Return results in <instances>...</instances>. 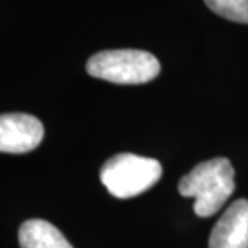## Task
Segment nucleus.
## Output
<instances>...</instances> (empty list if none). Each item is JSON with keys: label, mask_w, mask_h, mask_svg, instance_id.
Masks as SVG:
<instances>
[{"label": "nucleus", "mask_w": 248, "mask_h": 248, "mask_svg": "<svg viewBox=\"0 0 248 248\" xmlns=\"http://www.w3.org/2000/svg\"><path fill=\"white\" fill-rule=\"evenodd\" d=\"M178 191L183 197L194 199V213L197 216H213L235 191L232 163L224 157L199 163L179 179Z\"/></svg>", "instance_id": "1"}, {"label": "nucleus", "mask_w": 248, "mask_h": 248, "mask_svg": "<svg viewBox=\"0 0 248 248\" xmlns=\"http://www.w3.org/2000/svg\"><path fill=\"white\" fill-rule=\"evenodd\" d=\"M87 72L119 85L147 83L160 74L159 60L142 50H106L93 55L87 61Z\"/></svg>", "instance_id": "2"}, {"label": "nucleus", "mask_w": 248, "mask_h": 248, "mask_svg": "<svg viewBox=\"0 0 248 248\" xmlns=\"http://www.w3.org/2000/svg\"><path fill=\"white\" fill-rule=\"evenodd\" d=\"M99 178L104 187L117 199L136 197L162 178L159 160L136 154H117L101 167Z\"/></svg>", "instance_id": "3"}, {"label": "nucleus", "mask_w": 248, "mask_h": 248, "mask_svg": "<svg viewBox=\"0 0 248 248\" xmlns=\"http://www.w3.org/2000/svg\"><path fill=\"white\" fill-rule=\"evenodd\" d=\"M44 135V125L34 115L23 112L0 115V152L24 154L34 151Z\"/></svg>", "instance_id": "4"}, {"label": "nucleus", "mask_w": 248, "mask_h": 248, "mask_svg": "<svg viewBox=\"0 0 248 248\" xmlns=\"http://www.w3.org/2000/svg\"><path fill=\"white\" fill-rule=\"evenodd\" d=\"M210 248H248V200L240 199L218 219L210 234Z\"/></svg>", "instance_id": "5"}, {"label": "nucleus", "mask_w": 248, "mask_h": 248, "mask_svg": "<svg viewBox=\"0 0 248 248\" xmlns=\"http://www.w3.org/2000/svg\"><path fill=\"white\" fill-rule=\"evenodd\" d=\"M21 248H72L62 232L45 219H28L21 224Z\"/></svg>", "instance_id": "6"}, {"label": "nucleus", "mask_w": 248, "mask_h": 248, "mask_svg": "<svg viewBox=\"0 0 248 248\" xmlns=\"http://www.w3.org/2000/svg\"><path fill=\"white\" fill-rule=\"evenodd\" d=\"M205 3L219 16L248 24V0H205Z\"/></svg>", "instance_id": "7"}]
</instances>
